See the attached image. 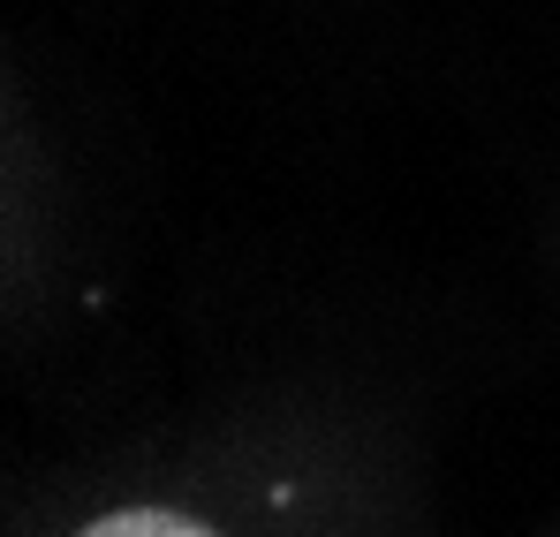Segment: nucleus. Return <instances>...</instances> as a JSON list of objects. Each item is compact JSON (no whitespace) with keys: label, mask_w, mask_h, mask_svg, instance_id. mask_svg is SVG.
<instances>
[{"label":"nucleus","mask_w":560,"mask_h":537,"mask_svg":"<svg viewBox=\"0 0 560 537\" xmlns=\"http://www.w3.org/2000/svg\"><path fill=\"white\" fill-rule=\"evenodd\" d=\"M77 537H212V530L167 515V507H121V515H106V523H84Z\"/></svg>","instance_id":"1"}]
</instances>
